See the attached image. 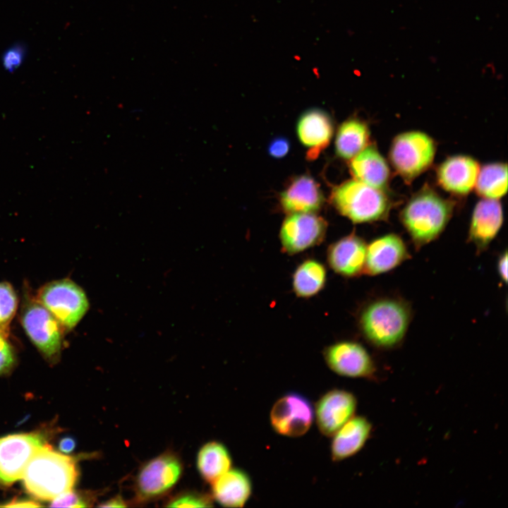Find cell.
Segmentation results:
<instances>
[{"label":"cell","instance_id":"cell-10","mask_svg":"<svg viewBox=\"0 0 508 508\" xmlns=\"http://www.w3.org/2000/svg\"><path fill=\"white\" fill-rule=\"evenodd\" d=\"M327 229L326 220L315 213L289 214L279 231L282 250L294 255L317 246L324 240Z\"/></svg>","mask_w":508,"mask_h":508},{"label":"cell","instance_id":"cell-3","mask_svg":"<svg viewBox=\"0 0 508 508\" xmlns=\"http://www.w3.org/2000/svg\"><path fill=\"white\" fill-rule=\"evenodd\" d=\"M454 205L428 186L414 194L400 212V220L416 250L437 238L449 222Z\"/></svg>","mask_w":508,"mask_h":508},{"label":"cell","instance_id":"cell-4","mask_svg":"<svg viewBox=\"0 0 508 508\" xmlns=\"http://www.w3.org/2000/svg\"><path fill=\"white\" fill-rule=\"evenodd\" d=\"M330 200L338 212L353 223H369L387 219L392 202L384 190L356 179L334 186Z\"/></svg>","mask_w":508,"mask_h":508},{"label":"cell","instance_id":"cell-29","mask_svg":"<svg viewBox=\"0 0 508 508\" xmlns=\"http://www.w3.org/2000/svg\"><path fill=\"white\" fill-rule=\"evenodd\" d=\"M212 506V501L209 497L196 493L180 495L169 502L167 504V507H208Z\"/></svg>","mask_w":508,"mask_h":508},{"label":"cell","instance_id":"cell-20","mask_svg":"<svg viewBox=\"0 0 508 508\" xmlns=\"http://www.w3.org/2000/svg\"><path fill=\"white\" fill-rule=\"evenodd\" d=\"M349 169L354 179L370 186L385 190L388 185V163L375 145H368L351 159Z\"/></svg>","mask_w":508,"mask_h":508},{"label":"cell","instance_id":"cell-5","mask_svg":"<svg viewBox=\"0 0 508 508\" xmlns=\"http://www.w3.org/2000/svg\"><path fill=\"white\" fill-rule=\"evenodd\" d=\"M59 321L64 332L74 328L88 310L85 291L69 279L49 282L35 296Z\"/></svg>","mask_w":508,"mask_h":508},{"label":"cell","instance_id":"cell-35","mask_svg":"<svg viewBox=\"0 0 508 508\" xmlns=\"http://www.w3.org/2000/svg\"><path fill=\"white\" fill-rule=\"evenodd\" d=\"M102 507H126L124 500L120 496H116L100 504Z\"/></svg>","mask_w":508,"mask_h":508},{"label":"cell","instance_id":"cell-19","mask_svg":"<svg viewBox=\"0 0 508 508\" xmlns=\"http://www.w3.org/2000/svg\"><path fill=\"white\" fill-rule=\"evenodd\" d=\"M323 202L324 196L319 184L308 174L294 177L279 195L281 207L288 214L315 213Z\"/></svg>","mask_w":508,"mask_h":508},{"label":"cell","instance_id":"cell-18","mask_svg":"<svg viewBox=\"0 0 508 508\" xmlns=\"http://www.w3.org/2000/svg\"><path fill=\"white\" fill-rule=\"evenodd\" d=\"M367 243L355 234L342 237L327 250L329 267L338 274L355 277L364 273Z\"/></svg>","mask_w":508,"mask_h":508},{"label":"cell","instance_id":"cell-17","mask_svg":"<svg viewBox=\"0 0 508 508\" xmlns=\"http://www.w3.org/2000/svg\"><path fill=\"white\" fill-rule=\"evenodd\" d=\"M480 168L478 162L470 156L454 155L439 165L437 181L446 191L464 195L475 188Z\"/></svg>","mask_w":508,"mask_h":508},{"label":"cell","instance_id":"cell-12","mask_svg":"<svg viewBox=\"0 0 508 508\" xmlns=\"http://www.w3.org/2000/svg\"><path fill=\"white\" fill-rule=\"evenodd\" d=\"M179 460L170 454H163L145 464L136 478V491L140 500L159 496L171 489L181 473Z\"/></svg>","mask_w":508,"mask_h":508},{"label":"cell","instance_id":"cell-9","mask_svg":"<svg viewBox=\"0 0 508 508\" xmlns=\"http://www.w3.org/2000/svg\"><path fill=\"white\" fill-rule=\"evenodd\" d=\"M270 419L272 429L277 434L300 437L309 430L314 419V409L305 396L289 392L273 404Z\"/></svg>","mask_w":508,"mask_h":508},{"label":"cell","instance_id":"cell-33","mask_svg":"<svg viewBox=\"0 0 508 508\" xmlns=\"http://www.w3.org/2000/svg\"><path fill=\"white\" fill-rule=\"evenodd\" d=\"M498 274L504 283L507 282V252L504 250L497 260Z\"/></svg>","mask_w":508,"mask_h":508},{"label":"cell","instance_id":"cell-16","mask_svg":"<svg viewBox=\"0 0 508 508\" xmlns=\"http://www.w3.org/2000/svg\"><path fill=\"white\" fill-rule=\"evenodd\" d=\"M334 133V123L328 113L320 109L303 112L296 123V134L301 143L308 150L306 157L316 159L329 144Z\"/></svg>","mask_w":508,"mask_h":508},{"label":"cell","instance_id":"cell-24","mask_svg":"<svg viewBox=\"0 0 508 508\" xmlns=\"http://www.w3.org/2000/svg\"><path fill=\"white\" fill-rule=\"evenodd\" d=\"M197 466L202 478L212 483L231 468V457L223 444L212 441L199 450Z\"/></svg>","mask_w":508,"mask_h":508},{"label":"cell","instance_id":"cell-13","mask_svg":"<svg viewBox=\"0 0 508 508\" xmlns=\"http://www.w3.org/2000/svg\"><path fill=\"white\" fill-rule=\"evenodd\" d=\"M356 407L357 399L349 391L332 389L322 394L314 409V416L321 434L332 437L354 416Z\"/></svg>","mask_w":508,"mask_h":508},{"label":"cell","instance_id":"cell-34","mask_svg":"<svg viewBox=\"0 0 508 508\" xmlns=\"http://www.w3.org/2000/svg\"><path fill=\"white\" fill-rule=\"evenodd\" d=\"M75 447V441L70 437H66L61 440L59 444V448L61 452L64 453L71 452Z\"/></svg>","mask_w":508,"mask_h":508},{"label":"cell","instance_id":"cell-1","mask_svg":"<svg viewBox=\"0 0 508 508\" xmlns=\"http://www.w3.org/2000/svg\"><path fill=\"white\" fill-rule=\"evenodd\" d=\"M411 306L397 297H380L366 305L358 318L362 335L380 349L397 347L404 340L410 322Z\"/></svg>","mask_w":508,"mask_h":508},{"label":"cell","instance_id":"cell-21","mask_svg":"<svg viewBox=\"0 0 508 508\" xmlns=\"http://www.w3.org/2000/svg\"><path fill=\"white\" fill-rule=\"evenodd\" d=\"M372 425L363 416H353L332 437L331 458L340 461L358 453L368 440Z\"/></svg>","mask_w":508,"mask_h":508},{"label":"cell","instance_id":"cell-23","mask_svg":"<svg viewBox=\"0 0 508 508\" xmlns=\"http://www.w3.org/2000/svg\"><path fill=\"white\" fill-rule=\"evenodd\" d=\"M370 131L363 121L351 118L342 122L337 129L334 140L337 155L350 160L369 145Z\"/></svg>","mask_w":508,"mask_h":508},{"label":"cell","instance_id":"cell-15","mask_svg":"<svg viewBox=\"0 0 508 508\" xmlns=\"http://www.w3.org/2000/svg\"><path fill=\"white\" fill-rule=\"evenodd\" d=\"M504 220L498 200L483 198L476 205L471 218L468 241L478 254L484 252L500 231Z\"/></svg>","mask_w":508,"mask_h":508},{"label":"cell","instance_id":"cell-28","mask_svg":"<svg viewBox=\"0 0 508 508\" xmlns=\"http://www.w3.org/2000/svg\"><path fill=\"white\" fill-rule=\"evenodd\" d=\"M16 361V351L8 334L0 330V375L10 371Z\"/></svg>","mask_w":508,"mask_h":508},{"label":"cell","instance_id":"cell-36","mask_svg":"<svg viewBox=\"0 0 508 508\" xmlns=\"http://www.w3.org/2000/svg\"><path fill=\"white\" fill-rule=\"evenodd\" d=\"M9 507H38L40 504L30 500H17L4 505Z\"/></svg>","mask_w":508,"mask_h":508},{"label":"cell","instance_id":"cell-8","mask_svg":"<svg viewBox=\"0 0 508 508\" xmlns=\"http://www.w3.org/2000/svg\"><path fill=\"white\" fill-rule=\"evenodd\" d=\"M44 445V437L35 433L0 437V484L8 486L20 479L32 456Z\"/></svg>","mask_w":508,"mask_h":508},{"label":"cell","instance_id":"cell-26","mask_svg":"<svg viewBox=\"0 0 508 508\" xmlns=\"http://www.w3.org/2000/svg\"><path fill=\"white\" fill-rule=\"evenodd\" d=\"M475 188L483 198L499 200L507 191V165L494 162L480 168Z\"/></svg>","mask_w":508,"mask_h":508},{"label":"cell","instance_id":"cell-30","mask_svg":"<svg viewBox=\"0 0 508 508\" xmlns=\"http://www.w3.org/2000/svg\"><path fill=\"white\" fill-rule=\"evenodd\" d=\"M25 56L23 46L15 45L7 49L2 58L4 68L10 72L14 71L22 64Z\"/></svg>","mask_w":508,"mask_h":508},{"label":"cell","instance_id":"cell-2","mask_svg":"<svg viewBox=\"0 0 508 508\" xmlns=\"http://www.w3.org/2000/svg\"><path fill=\"white\" fill-rule=\"evenodd\" d=\"M78 476L75 460L44 445L32 456L23 474L26 490L41 500H52L72 490Z\"/></svg>","mask_w":508,"mask_h":508},{"label":"cell","instance_id":"cell-31","mask_svg":"<svg viewBox=\"0 0 508 508\" xmlns=\"http://www.w3.org/2000/svg\"><path fill=\"white\" fill-rule=\"evenodd\" d=\"M51 507H85L86 502L72 490L67 491L52 500Z\"/></svg>","mask_w":508,"mask_h":508},{"label":"cell","instance_id":"cell-32","mask_svg":"<svg viewBox=\"0 0 508 508\" xmlns=\"http://www.w3.org/2000/svg\"><path fill=\"white\" fill-rule=\"evenodd\" d=\"M290 147V143L286 138L276 137L270 141L267 152L272 157L280 159L289 153Z\"/></svg>","mask_w":508,"mask_h":508},{"label":"cell","instance_id":"cell-11","mask_svg":"<svg viewBox=\"0 0 508 508\" xmlns=\"http://www.w3.org/2000/svg\"><path fill=\"white\" fill-rule=\"evenodd\" d=\"M323 357L334 373L352 378L372 377L375 365L366 349L353 341H340L327 346Z\"/></svg>","mask_w":508,"mask_h":508},{"label":"cell","instance_id":"cell-27","mask_svg":"<svg viewBox=\"0 0 508 508\" xmlns=\"http://www.w3.org/2000/svg\"><path fill=\"white\" fill-rule=\"evenodd\" d=\"M18 299L13 286L7 282H0V330L9 332L10 324L16 315Z\"/></svg>","mask_w":508,"mask_h":508},{"label":"cell","instance_id":"cell-22","mask_svg":"<svg viewBox=\"0 0 508 508\" xmlns=\"http://www.w3.org/2000/svg\"><path fill=\"white\" fill-rule=\"evenodd\" d=\"M212 484L214 500L226 507H243L252 493L251 479L240 468H230Z\"/></svg>","mask_w":508,"mask_h":508},{"label":"cell","instance_id":"cell-6","mask_svg":"<svg viewBox=\"0 0 508 508\" xmlns=\"http://www.w3.org/2000/svg\"><path fill=\"white\" fill-rule=\"evenodd\" d=\"M20 320L30 340L50 362H55L62 349L64 330L54 316L35 297L27 294Z\"/></svg>","mask_w":508,"mask_h":508},{"label":"cell","instance_id":"cell-14","mask_svg":"<svg viewBox=\"0 0 508 508\" xmlns=\"http://www.w3.org/2000/svg\"><path fill=\"white\" fill-rule=\"evenodd\" d=\"M411 258L403 238L390 233L379 236L367 244L364 273L370 276L391 271Z\"/></svg>","mask_w":508,"mask_h":508},{"label":"cell","instance_id":"cell-7","mask_svg":"<svg viewBox=\"0 0 508 508\" xmlns=\"http://www.w3.org/2000/svg\"><path fill=\"white\" fill-rule=\"evenodd\" d=\"M435 152L436 145L430 135L422 131H410L394 138L389 156L394 170L409 182L430 167Z\"/></svg>","mask_w":508,"mask_h":508},{"label":"cell","instance_id":"cell-25","mask_svg":"<svg viewBox=\"0 0 508 508\" xmlns=\"http://www.w3.org/2000/svg\"><path fill=\"white\" fill-rule=\"evenodd\" d=\"M327 272L319 261L308 259L295 270L292 277L293 290L300 298H310L318 294L325 286Z\"/></svg>","mask_w":508,"mask_h":508}]
</instances>
